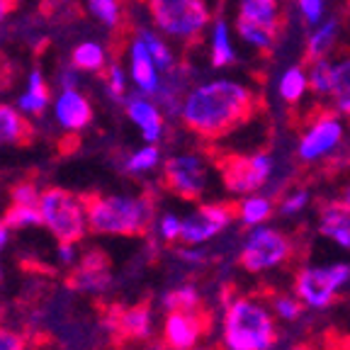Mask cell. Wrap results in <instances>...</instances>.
<instances>
[{"label":"cell","instance_id":"6da1fadb","mask_svg":"<svg viewBox=\"0 0 350 350\" xmlns=\"http://www.w3.org/2000/svg\"><path fill=\"white\" fill-rule=\"evenodd\" d=\"M258 98L234 81H212L192 88L183 100L180 117L190 131L202 139L226 137L253 117Z\"/></svg>","mask_w":350,"mask_h":350},{"label":"cell","instance_id":"7a4b0ae2","mask_svg":"<svg viewBox=\"0 0 350 350\" xmlns=\"http://www.w3.org/2000/svg\"><path fill=\"white\" fill-rule=\"evenodd\" d=\"M85 204L95 236H144L156 219V204L148 195H95Z\"/></svg>","mask_w":350,"mask_h":350},{"label":"cell","instance_id":"3957f363","mask_svg":"<svg viewBox=\"0 0 350 350\" xmlns=\"http://www.w3.org/2000/svg\"><path fill=\"white\" fill-rule=\"evenodd\" d=\"M275 340L278 328L265 304L251 297H236L226 304L221 323L224 350H270Z\"/></svg>","mask_w":350,"mask_h":350},{"label":"cell","instance_id":"277c9868","mask_svg":"<svg viewBox=\"0 0 350 350\" xmlns=\"http://www.w3.org/2000/svg\"><path fill=\"white\" fill-rule=\"evenodd\" d=\"M42 226L56 241H83L90 234L88 224V204L83 197L64 190V187H46L39 200Z\"/></svg>","mask_w":350,"mask_h":350},{"label":"cell","instance_id":"5b68a950","mask_svg":"<svg viewBox=\"0 0 350 350\" xmlns=\"http://www.w3.org/2000/svg\"><path fill=\"white\" fill-rule=\"evenodd\" d=\"M148 12L161 32L185 44L197 42L209 25L204 0H148Z\"/></svg>","mask_w":350,"mask_h":350},{"label":"cell","instance_id":"8992f818","mask_svg":"<svg viewBox=\"0 0 350 350\" xmlns=\"http://www.w3.org/2000/svg\"><path fill=\"white\" fill-rule=\"evenodd\" d=\"M292 258V239L282 231L270 226H258L251 231L243 248L239 253L241 268L246 273H262V270L278 268Z\"/></svg>","mask_w":350,"mask_h":350},{"label":"cell","instance_id":"52a82bcc","mask_svg":"<svg viewBox=\"0 0 350 350\" xmlns=\"http://www.w3.org/2000/svg\"><path fill=\"white\" fill-rule=\"evenodd\" d=\"M350 282V265L336 262L328 268H301L295 275V292L306 306L323 309Z\"/></svg>","mask_w":350,"mask_h":350},{"label":"cell","instance_id":"ba28073f","mask_svg":"<svg viewBox=\"0 0 350 350\" xmlns=\"http://www.w3.org/2000/svg\"><path fill=\"white\" fill-rule=\"evenodd\" d=\"M163 185L183 202L200 200L207 190V165L195 153H175L163 163Z\"/></svg>","mask_w":350,"mask_h":350},{"label":"cell","instance_id":"9c48e42d","mask_svg":"<svg viewBox=\"0 0 350 350\" xmlns=\"http://www.w3.org/2000/svg\"><path fill=\"white\" fill-rule=\"evenodd\" d=\"M219 173L226 190L234 195H251L273 173V159L268 153H251V156H224L219 161Z\"/></svg>","mask_w":350,"mask_h":350},{"label":"cell","instance_id":"30bf717a","mask_svg":"<svg viewBox=\"0 0 350 350\" xmlns=\"http://www.w3.org/2000/svg\"><path fill=\"white\" fill-rule=\"evenodd\" d=\"M234 214V204H200L187 217H183L180 241L185 246H202L231 224Z\"/></svg>","mask_w":350,"mask_h":350},{"label":"cell","instance_id":"8fae6325","mask_svg":"<svg viewBox=\"0 0 350 350\" xmlns=\"http://www.w3.org/2000/svg\"><path fill=\"white\" fill-rule=\"evenodd\" d=\"M209 321L202 309H178L168 312L161 323V343L168 350H190L200 345L207 334Z\"/></svg>","mask_w":350,"mask_h":350},{"label":"cell","instance_id":"7c38bea8","mask_svg":"<svg viewBox=\"0 0 350 350\" xmlns=\"http://www.w3.org/2000/svg\"><path fill=\"white\" fill-rule=\"evenodd\" d=\"M54 117L59 126L68 134H78L93 122V105L88 103L83 93H78L76 88H68L56 98L54 103Z\"/></svg>","mask_w":350,"mask_h":350},{"label":"cell","instance_id":"4fadbf2b","mask_svg":"<svg viewBox=\"0 0 350 350\" xmlns=\"http://www.w3.org/2000/svg\"><path fill=\"white\" fill-rule=\"evenodd\" d=\"M73 290L88 297H100L112 287V278L107 273V260L103 253L90 251L81 258L78 270L73 275Z\"/></svg>","mask_w":350,"mask_h":350},{"label":"cell","instance_id":"5bb4252c","mask_svg":"<svg viewBox=\"0 0 350 350\" xmlns=\"http://www.w3.org/2000/svg\"><path fill=\"white\" fill-rule=\"evenodd\" d=\"M343 137V126L336 117H321L312 129L306 131L299 142V159L301 161H317L323 153L338 146Z\"/></svg>","mask_w":350,"mask_h":350},{"label":"cell","instance_id":"9a60e30c","mask_svg":"<svg viewBox=\"0 0 350 350\" xmlns=\"http://www.w3.org/2000/svg\"><path fill=\"white\" fill-rule=\"evenodd\" d=\"M129 56H131V78H134L137 88L142 90V95L156 98L161 85H163V83H161V71L142 37H137L134 42H131Z\"/></svg>","mask_w":350,"mask_h":350},{"label":"cell","instance_id":"2e32d148","mask_svg":"<svg viewBox=\"0 0 350 350\" xmlns=\"http://www.w3.org/2000/svg\"><path fill=\"white\" fill-rule=\"evenodd\" d=\"M126 105V115L134 124L142 129V137L146 144H159L161 137H163V115L161 109L153 103L144 100L142 95H134V98L124 100Z\"/></svg>","mask_w":350,"mask_h":350},{"label":"cell","instance_id":"e0dca14e","mask_svg":"<svg viewBox=\"0 0 350 350\" xmlns=\"http://www.w3.org/2000/svg\"><path fill=\"white\" fill-rule=\"evenodd\" d=\"M319 231L328 239H334L338 246L350 248V202L348 200H336L321 209V221Z\"/></svg>","mask_w":350,"mask_h":350},{"label":"cell","instance_id":"ac0fdd59","mask_svg":"<svg viewBox=\"0 0 350 350\" xmlns=\"http://www.w3.org/2000/svg\"><path fill=\"white\" fill-rule=\"evenodd\" d=\"M117 328L124 338L134 340V343H148L153 336V312L148 304H137L129 309H122L117 317Z\"/></svg>","mask_w":350,"mask_h":350},{"label":"cell","instance_id":"d6986e66","mask_svg":"<svg viewBox=\"0 0 350 350\" xmlns=\"http://www.w3.org/2000/svg\"><path fill=\"white\" fill-rule=\"evenodd\" d=\"M32 137H34V129L29 124L27 115L20 107L0 103V146L3 144H10V146L27 144Z\"/></svg>","mask_w":350,"mask_h":350},{"label":"cell","instance_id":"ffe728a7","mask_svg":"<svg viewBox=\"0 0 350 350\" xmlns=\"http://www.w3.org/2000/svg\"><path fill=\"white\" fill-rule=\"evenodd\" d=\"M46 105H49V85H46V81H44L42 71L34 68V71L29 73L27 90L17 98V107H20L27 117H42Z\"/></svg>","mask_w":350,"mask_h":350},{"label":"cell","instance_id":"44dd1931","mask_svg":"<svg viewBox=\"0 0 350 350\" xmlns=\"http://www.w3.org/2000/svg\"><path fill=\"white\" fill-rule=\"evenodd\" d=\"M239 17L256 22V25H262V27L280 29L278 0H241Z\"/></svg>","mask_w":350,"mask_h":350},{"label":"cell","instance_id":"7402d4cb","mask_svg":"<svg viewBox=\"0 0 350 350\" xmlns=\"http://www.w3.org/2000/svg\"><path fill=\"white\" fill-rule=\"evenodd\" d=\"M159 165H161V148L156 144H146V146L137 148L134 153L126 156V161L122 163V170L126 175L139 178V175H146L151 170H156Z\"/></svg>","mask_w":350,"mask_h":350},{"label":"cell","instance_id":"603a6c76","mask_svg":"<svg viewBox=\"0 0 350 350\" xmlns=\"http://www.w3.org/2000/svg\"><path fill=\"white\" fill-rule=\"evenodd\" d=\"M161 309L165 314L178 312V309H202V295H200L195 284H180V287L168 290L161 297Z\"/></svg>","mask_w":350,"mask_h":350},{"label":"cell","instance_id":"cb8c5ba5","mask_svg":"<svg viewBox=\"0 0 350 350\" xmlns=\"http://www.w3.org/2000/svg\"><path fill=\"white\" fill-rule=\"evenodd\" d=\"M71 61L78 71H88V73H103L105 64H107V56L105 49L98 42H83L78 44L71 54Z\"/></svg>","mask_w":350,"mask_h":350},{"label":"cell","instance_id":"d4e9b609","mask_svg":"<svg viewBox=\"0 0 350 350\" xmlns=\"http://www.w3.org/2000/svg\"><path fill=\"white\" fill-rule=\"evenodd\" d=\"M10 231H27L42 226V212L39 204H10L3 214Z\"/></svg>","mask_w":350,"mask_h":350},{"label":"cell","instance_id":"484cf974","mask_svg":"<svg viewBox=\"0 0 350 350\" xmlns=\"http://www.w3.org/2000/svg\"><path fill=\"white\" fill-rule=\"evenodd\" d=\"M236 29H239V34L246 39L248 44H253V46L260 51H270L275 46V39H278V29L262 27V25H256V22H251V20H243V17H239Z\"/></svg>","mask_w":350,"mask_h":350},{"label":"cell","instance_id":"4316f807","mask_svg":"<svg viewBox=\"0 0 350 350\" xmlns=\"http://www.w3.org/2000/svg\"><path fill=\"white\" fill-rule=\"evenodd\" d=\"M273 214V202L268 197H258V195H248L243 200V204L239 207V217L243 224L253 226V224H262L265 219Z\"/></svg>","mask_w":350,"mask_h":350},{"label":"cell","instance_id":"83f0119b","mask_svg":"<svg viewBox=\"0 0 350 350\" xmlns=\"http://www.w3.org/2000/svg\"><path fill=\"white\" fill-rule=\"evenodd\" d=\"M234 49L229 42V27L224 20H217L214 25V37H212V64L214 66H226L234 61Z\"/></svg>","mask_w":350,"mask_h":350},{"label":"cell","instance_id":"f1b7e54d","mask_svg":"<svg viewBox=\"0 0 350 350\" xmlns=\"http://www.w3.org/2000/svg\"><path fill=\"white\" fill-rule=\"evenodd\" d=\"M139 37H142L144 44L148 46L153 61H156V66H159V71L161 73H170V68L175 66V61H173L170 49L163 44V39H161L159 34H153L151 29H139Z\"/></svg>","mask_w":350,"mask_h":350},{"label":"cell","instance_id":"f546056e","mask_svg":"<svg viewBox=\"0 0 350 350\" xmlns=\"http://www.w3.org/2000/svg\"><path fill=\"white\" fill-rule=\"evenodd\" d=\"M334 39H336V22L328 20L323 27H319L317 32L309 37V44H306V59H309V61L323 59V54L331 49Z\"/></svg>","mask_w":350,"mask_h":350},{"label":"cell","instance_id":"4dcf8cb0","mask_svg":"<svg viewBox=\"0 0 350 350\" xmlns=\"http://www.w3.org/2000/svg\"><path fill=\"white\" fill-rule=\"evenodd\" d=\"M306 76L301 71L299 66L290 68V71H284L282 78H280V95H282L284 103H297V100L304 95L306 90Z\"/></svg>","mask_w":350,"mask_h":350},{"label":"cell","instance_id":"1f68e13d","mask_svg":"<svg viewBox=\"0 0 350 350\" xmlns=\"http://www.w3.org/2000/svg\"><path fill=\"white\" fill-rule=\"evenodd\" d=\"M334 98L338 107L350 115V59L340 61L334 68Z\"/></svg>","mask_w":350,"mask_h":350},{"label":"cell","instance_id":"d6a6232c","mask_svg":"<svg viewBox=\"0 0 350 350\" xmlns=\"http://www.w3.org/2000/svg\"><path fill=\"white\" fill-rule=\"evenodd\" d=\"M88 8L103 22L105 27L115 29L120 27L122 20V10H120V0H88Z\"/></svg>","mask_w":350,"mask_h":350},{"label":"cell","instance_id":"836d02e7","mask_svg":"<svg viewBox=\"0 0 350 350\" xmlns=\"http://www.w3.org/2000/svg\"><path fill=\"white\" fill-rule=\"evenodd\" d=\"M334 68L326 59L314 61L312 71H309V85H312L314 93H331L334 90Z\"/></svg>","mask_w":350,"mask_h":350},{"label":"cell","instance_id":"e575fe53","mask_svg":"<svg viewBox=\"0 0 350 350\" xmlns=\"http://www.w3.org/2000/svg\"><path fill=\"white\" fill-rule=\"evenodd\" d=\"M180 231H183V219L173 212H165L156 219V234H159L161 241L165 243H175L180 241Z\"/></svg>","mask_w":350,"mask_h":350},{"label":"cell","instance_id":"d590c367","mask_svg":"<svg viewBox=\"0 0 350 350\" xmlns=\"http://www.w3.org/2000/svg\"><path fill=\"white\" fill-rule=\"evenodd\" d=\"M39 200H42V190L37 187V183L25 180L12 185L10 204H39Z\"/></svg>","mask_w":350,"mask_h":350},{"label":"cell","instance_id":"8d00e7d4","mask_svg":"<svg viewBox=\"0 0 350 350\" xmlns=\"http://www.w3.org/2000/svg\"><path fill=\"white\" fill-rule=\"evenodd\" d=\"M301 299H295V297H275L273 299V314L284 321H295V319L301 317Z\"/></svg>","mask_w":350,"mask_h":350},{"label":"cell","instance_id":"74e56055","mask_svg":"<svg viewBox=\"0 0 350 350\" xmlns=\"http://www.w3.org/2000/svg\"><path fill=\"white\" fill-rule=\"evenodd\" d=\"M81 251H78V243L73 241H56V262L61 268H76L81 262Z\"/></svg>","mask_w":350,"mask_h":350},{"label":"cell","instance_id":"f35d334b","mask_svg":"<svg viewBox=\"0 0 350 350\" xmlns=\"http://www.w3.org/2000/svg\"><path fill=\"white\" fill-rule=\"evenodd\" d=\"M105 81H107V90H109V95H112V98H117V100L124 98L126 83H124V71H122L120 66L109 64V68L105 71Z\"/></svg>","mask_w":350,"mask_h":350},{"label":"cell","instance_id":"ab89813d","mask_svg":"<svg viewBox=\"0 0 350 350\" xmlns=\"http://www.w3.org/2000/svg\"><path fill=\"white\" fill-rule=\"evenodd\" d=\"M306 202H309V192L299 190V192H295V195L284 197L280 212H282V214H297V212H301V209L306 207Z\"/></svg>","mask_w":350,"mask_h":350},{"label":"cell","instance_id":"60d3db41","mask_svg":"<svg viewBox=\"0 0 350 350\" xmlns=\"http://www.w3.org/2000/svg\"><path fill=\"white\" fill-rule=\"evenodd\" d=\"M0 350H25V336L10 328H0Z\"/></svg>","mask_w":350,"mask_h":350},{"label":"cell","instance_id":"b9f144b4","mask_svg":"<svg viewBox=\"0 0 350 350\" xmlns=\"http://www.w3.org/2000/svg\"><path fill=\"white\" fill-rule=\"evenodd\" d=\"M299 10H301V15H304V20L309 22V25H314V22H319V17H321L323 0H299Z\"/></svg>","mask_w":350,"mask_h":350},{"label":"cell","instance_id":"7bdbcfd3","mask_svg":"<svg viewBox=\"0 0 350 350\" xmlns=\"http://www.w3.org/2000/svg\"><path fill=\"white\" fill-rule=\"evenodd\" d=\"M178 258L183 262H190V265H202L207 262V253L202 251V246H185L178 251Z\"/></svg>","mask_w":350,"mask_h":350},{"label":"cell","instance_id":"ee69618b","mask_svg":"<svg viewBox=\"0 0 350 350\" xmlns=\"http://www.w3.org/2000/svg\"><path fill=\"white\" fill-rule=\"evenodd\" d=\"M59 85L64 88V90H68V88H76L78 85V68L76 66H68V68H61L59 73Z\"/></svg>","mask_w":350,"mask_h":350},{"label":"cell","instance_id":"f6af8a7d","mask_svg":"<svg viewBox=\"0 0 350 350\" xmlns=\"http://www.w3.org/2000/svg\"><path fill=\"white\" fill-rule=\"evenodd\" d=\"M10 234H12V231L8 229L5 219L0 217V256H3V251H5L8 243H10Z\"/></svg>","mask_w":350,"mask_h":350},{"label":"cell","instance_id":"bcb514c9","mask_svg":"<svg viewBox=\"0 0 350 350\" xmlns=\"http://www.w3.org/2000/svg\"><path fill=\"white\" fill-rule=\"evenodd\" d=\"M12 8H15V0H0V25L12 12Z\"/></svg>","mask_w":350,"mask_h":350},{"label":"cell","instance_id":"7dc6e473","mask_svg":"<svg viewBox=\"0 0 350 350\" xmlns=\"http://www.w3.org/2000/svg\"><path fill=\"white\" fill-rule=\"evenodd\" d=\"M326 350H350V340H336V338H331L326 343Z\"/></svg>","mask_w":350,"mask_h":350},{"label":"cell","instance_id":"c3c4849f","mask_svg":"<svg viewBox=\"0 0 350 350\" xmlns=\"http://www.w3.org/2000/svg\"><path fill=\"white\" fill-rule=\"evenodd\" d=\"M139 350H168V348H165L163 343H153V340H148V343H144Z\"/></svg>","mask_w":350,"mask_h":350},{"label":"cell","instance_id":"681fc988","mask_svg":"<svg viewBox=\"0 0 350 350\" xmlns=\"http://www.w3.org/2000/svg\"><path fill=\"white\" fill-rule=\"evenodd\" d=\"M290 350H314L312 345H295V348H290Z\"/></svg>","mask_w":350,"mask_h":350},{"label":"cell","instance_id":"f907efd6","mask_svg":"<svg viewBox=\"0 0 350 350\" xmlns=\"http://www.w3.org/2000/svg\"><path fill=\"white\" fill-rule=\"evenodd\" d=\"M343 200H348V202H350V187H348V192H345V197H343Z\"/></svg>","mask_w":350,"mask_h":350},{"label":"cell","instance_id":"816d5d0a","mask_svg":"<svg viewBox=\"0 0 350 350\" xmlns=\"http://www.w3.org/2000/svg\"><path fill=\"white\" fill-rule=\"evenodd\" d=\"M190 350H207V348H200V345H195V348H190Z\"/></svg>","mask_w":350,"mask_h":350},{"label":"cell","instance_id":"f5cc1de1","mask_svg":"<svg viewBox=\"0 0 350 350\" xmlns=\"http://www.w3.org/2000/svg\"><path fill=\"white\" fill-rule=\"evenodd\" d=\"M0 319H3V309H0Z\"/></svg>","mask_w":350,"mask_h":350}]
</instances>
